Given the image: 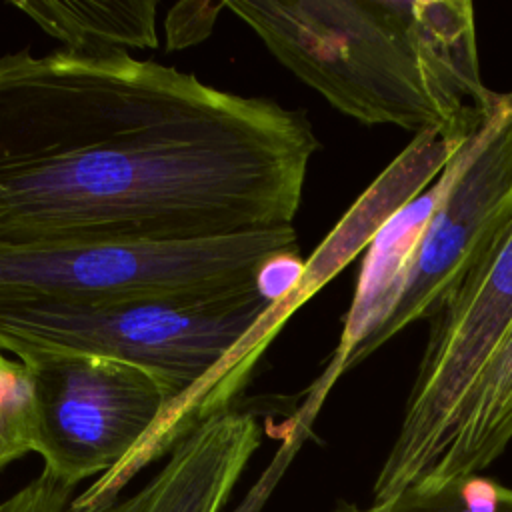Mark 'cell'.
<instances>
[{"label":"cell","mask_w":512,"mask_h":512,"mask_svg":"<svg viewBox=\"0 0 512 512\" xmlns=\"http://www.w3.org/2000/svg\"><path fill=\"white\" fill-rule=\"evenodd\" d=\"M302 108L128 50L0 54V242L158 246L294 226Z\"/></svg>","instance_id":"1"},{"label":"cell","mask_w":512,"mask_h":512,"mask_svg":"<svg viewBox=\"0 0 512 512\" xmlns=\"http://www.w3.org/2000/svg\"><path fill=\"white\" fill-rule=\"evenodd\" d=\"M338 112L414 134L470 136L502 106L480 74L468 0H226Z\"/></svg>","instance_id":"2"},{"label":"cell","mask_w":512,"mask_h":512,"mask_svg":"<svg viewBox=\"0 0 512 512\" xmlns=\"http://www.w3.org/2000/svg\"><path fill=\"white\" fill-rule=\"evenodd\" d=\"M278 304L256 288V278L236 286L102 300L0 296V350L10 356L94 354L156 374L176 402L124 464L134 476L176 446L190 394L264 320H280Z\"/></svg>","instance_id":"3"},{"label":"cell","mask_w":512,"mask_h":512,"mask_svg":"<svg viewBox=\"0 0 512 512\" xmlns=\"http://www.w3.org/2000/svg\"><path fill=\"white\" fill-rule=\"evenodd\" d=\"M34 452L74 486L120 468L162 424L176 398L152 372L76 352H24Z\"/></svg>","instance_id":"4"},{"label":"cell","mask_w":512,"mask_h":512,"mask_svg":"<svg viewBox=\"0 0 512 512\" xmlns=\"http://www.w3.org/2000/svg\"><path fill=\"white\" fill-rule=\"evenodd\" d=\"M292 248L294 226L158 246L0 242V296L102 300L236 286Z\"/></svg>","instance_id":"5"},{"label":"cell","mask_w":512,"mask_h":512,"mask_svg":"<svg viewBox=\"0 0 512 512\" xmlns=\"http://www.w3.org/2000/svg\"><path fill=\"white\" fill-rule=\"evenodd\" d=\"M512 320V226L496 252L432 316L398 436L376 476L374 500L414 488L438 442Z\"/></svg>","instance_id":"6"},{"label":"cell","mask_w":512,"mask_h":512,"mask_svg":"<svg viewBox=\"0 0 512 512\" xmlns=\"http://www.w3.org/2000/svg\"><path fill=\"white\" fill-rule=\"evenodd\" d=\"M512 226V120L464 166L432 212L386 320L348 366L376 352L408 324L430 318L496 252Z\"/></svg>","instance_id":"7"},{"label":"cell","mask_w":512,"mask_h":512,"mask_svg":"<svg viewBox=\"0 0 512 512\" xmlns=\"http://www.w3.org/2000/svg\"><path fill=\"white\" fill-rule=\"evenodd\" d=\"M260 438L252 414L232 406L212 412L170 450L168 462L140 488V512H220Z\"/></svg>","instance_id":"8"},{"label":"cell","mask_w":512,"mask_h":512,"mask_svg":"<svg viewBox=\"0 0 512 512\" xmlns=\"http://www.w3.org/2000/svg\"><path fill=\"white\" fill-rule=\"evenodd\" d=\"M512 440V320L452 414L422 480L408 490L438 492L488 468Z\"/></svg>","instance_id":"9"},{"label":"cell","mask_w":512,"mask_h":512,"mask_svg":"<svg viewBox=\"0 0 512 512\" xmlns=\"http://www.w3.org/2000/svg\"><path fill=\"white\" fill-rule=\"evenodd\" d=\"M44 34L64 44L72 52H112L126 48H154L156 2H10Z\"/></svg>","instance_id":"10"},{"label":"cell","mask_w":512,"mask_h":512,"mask_svg":"<svg viewBox=\"0 0 512 512\" xmlns=\"http://www.w3.org/2000/svg\"><path fill=\"white\" fill-rule=\"evenodd\" d=\"M334 512H512V488L472 474L438 492L404 490L366 508L340 500Z\"/></svg>","instance_id":"11"},{"label":"cell","mask_w":512,"mask_h":512,"mask_svg":"<svg viewBox=\"0 0 512 512\" xmlns=\"http://www.w3.org/2000/svg\"><path fill=\"white\" fill-rule=\"evenodd\" d=\"M34 452L32 394L24 364L0 350V470Z\"/></svg>","instance_id":"12"},{"label":"cell","mask_w":512,"mask_h":512,"mask_svg":"<svg viewBox=\"0 0 512 512\" xmlns=\"http://www.w3.org/2000/svg\"><path fill=\"white\" fill-rule=\"evenodd\" d=\"M72 500L74 486H68L42 470L26 486L4 498L0 502V512H140L144 504V494L142 490H138L124 500H116L112 504L90 510L74 508Z\"/></svg>","instance_id":"13"},{"label":"cell","mask_w":512,"mask_h":512,"mask_svg":"<svg viewBox=\"0 0 512 512\" xmlns=\"http://www.w3.org/2000/svg\"><path fill=\"white\" fill-rule=\"evenodd\" d=\"M306 262L298 248L270 256L256 272V288L272 302H282L292 296L304 276Z\"/></svg>","instance_id":"14"}]
</instances>
